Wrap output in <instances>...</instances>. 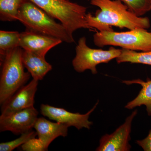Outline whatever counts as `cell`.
I'll use <instances>...</instances> for the list:
<instances>
[{"instance_id": "obj_1", "label": "cell", "mask_w": 151, "mask_h": 151, "mask_svg": "<svg viewBox=\"0 0 151 151\" xmlns=\"http://www.w3.org/2000/svg\"><path fill=\"white\" fill-rule=\"evenodd\" d=\"M90 4L100 8L94 16L86 14V21L93 30L112 31V26L129 30L146 29L150 26L148 18L136 15L120 0H90Z\"/></svg>"}, {"instance_id": "obj_2", "label": "cell", "mask_w": 151, "mask_h": 151, "mask_svg": "<svg viewBox=\"0 0 151 151\" xmlns=\"http://www.w3.org/2000/svg\"><path fill=\"white\" fill-rule=\"evenodd\" d=\"M55 19L29 0H24L17 17V20L27 29L57 38L66 43L74 42L73 35Z\"/></svg>"}, {"instance_id": "obj_3", "label": "cell", "mask_w": 151, "mask_h": 151, "mask_svg": "<svg viewBox=\"0 0 151 151\" xmlns=\"http://www.w3.org/2000/svg\"><path fill=\"white\" fill-rule=\"evenodd\" d=\"M23 49L20 47L7 53L1 62L0 104H4L29 80L31 74L25 72L22 55Z\"/></svg>"}, {"instance_id": "obj_4", "label": "cell", "mask_w": 151, "mask_h": 151, "mask_svg": "<svg viewBox=\"0 0 151 151\" xmlns=\"http://www.w3.org/2000/svg\"><path fill=\"white\" fill-rule=\"evenodd\" d=\"M58 20L70 33L79 29L92 30L86 20L87 8L66 0H29Z\"/></svg>"}, {"instance_id": "obj_5", "label": "cell", "mask_w": 151, "mask_h": 151, "mask_svg": "<svg viewBox=\"0 0 151 151\" xmlns=\"http://www.w3.org/2000/svg\"><path fill=\"white\" fill-rule=\"evenodd\" d=\"M93 41L98 47L111 45L134 51L151 50V33L144 29L123 32H97L93 35Z\"/></svg>"}, {"instance_id": "obj_6", "label": "cell", "mask_w": 151, "mask_h": 151, "mask_svg": "<svg viewBox=\"0 0 151 151\" xmlns=\"http://www.w3.org/2000/svg\"><path fill=\"white\" fill-rule=\"evenodd\" d=\"M122 49L111 47L108 50L93 49L86 44V38H79L76 47V55L72 63L74 70L78 73L90 70L93 74H97V65L108 63L117 58L122 53Z\"/></svg>"}, {"instance_id": "obj_7", "label": "cell", "mask_w": 151, "mask_h": 151, "mask_svg": "<svg viewBox=\"0 0 151 151\" xmlns=\"http://www.w3.org/2000/svg\"><path fill=\"white\" fill-rule=\"evenodd\" d=\"M99 101H97L93 108L84 114L71 113L64 108L42 104L40 106L41 113L50 119L65 124L68 127H73L78 130L83 128L89 129L93 124V122L89 121V116L94 111Z\"/></svg>"}, {"instance_id": "obj_8", "label": "cell", "mask_w": 151, "mask_h": 151, "mask_svg": "<svg viewBox=\"0 0 151 151\" xmlns=\"http://www.w3.org/2000/svg\"><path fill=\"white\" fill-rule=\"evenodd\" d=\"M38 112L34 107L0 116V131H10L14 134L32 130L38 119Z\"/></svg>"}, {"instance_id": "obj_9", "label": "cell", "mask_w": 151, "mask_h": 151, "mask_svg": "<svg viewBox=\"0 0 151 151\" xmlns=\"http://www.w3.org/2000/svg\"><path fill=\"white\" fill-rule=\"evenodd\" d=\"M135 110L127 117L125 122L110 134H105L101 137L97 151H129L131 150V140L132 122L137 114Z\"/></svg>"}, {"instance_id": "obj_10", "label": "cell", "mask_w": 151, "mask_h": 151, "mask_svg": "<svg viewBox=\"0 0 151 151\" xmlns=\"http://www.w3.org/2000/svg\"><path fill=\"white\" fill-rule=\"evenodd\" d=\"M62 42L57 38L27 29L20 33L19 46L24 50L45 57L51 49Z\"/></svg>"}, {"instance_id": "obj_11", "label": "cell", "mask_w": 151, "mask_h": 151, "mask_svg": "<svg viewBox=\"0 0 151 151\" xmlns=\"http://www.w3.org/2000/svg\"><path fill=\"white\" fill-rule=\"evenodd\" d=\"M38 84V81L33 79L29 84L23 86L1 105V115H8L33 107Z\"/></svg>"}, {"instance_id": "obj_12", "label": "cell", "mask_w": 151, "mask_h": 151, "mask_svg": "<svg viewBox=\"0 0 151 151\" xmlns=\"http://www.w3.org/2000/svg\"><path fill=\"white\" fill-rule=\"evenodd\" d=\"M68 127L65 124L54 123L40 117L38 118L34 128L37 133L38 138L47 150L50 145L57 138L67 136Z\"/></svg>"}, {"instance_id": "obj_13", "label": "cell", "mask_w": 151, "mask_h": 151, "mask_svg": "<svg viewBox=\"0 0 151 151\" xmlns=\"http://www.w3.org/2000/svg\"><path fill=\"white\" fill-rule=\"evenodd\" d=\"M24 67L29 72L33 79L39 81L52 69V66L45 60V57L40 56L31 52L23 50L22 55Z\"/></svg>"}, {"instance_id": "obj_14", "label": "cell", "mask_w": 151, "mask_h": 151, "mask_svg": "<svg viewBox=\"0 0 151 151\" xmlns=\"http://www.w3.org/2000/svg\"><path fill=\"white\" fill-rule=\"evenodd\" d=\"M123 83L127 85L139 84L142 87V89L137 97L127 103L125 106V108L132 110L137 107L145 105L148 115L151 116V79L146 81L140 79L126 80L123 81Z\"/></svg>"}, {"instance_id": "obj_15", "label": "cell", "mask_w": 151, "mask_h": 151, "mask_svg": "<svg viewBox=\"0 0 151 151\" xmlns=\"http://www.w3.org/2000/svg\"><path fill=\"white\" fill-rule=\"evenodd\" d=\"M20 33L17 31H0V60H4L7 53L19 46Z\"/></svg>"}, {"instance_id": "obj_16", "label": "cell", "mask_w": 151, "mask_h": 151, "mask_svg": "<svg viewBox=\"0 0 151 151\" xmlns=\"http://www.w3.org/2000/svg\"><path fill=\"white\" fill-rule=\"evenodd\" d=\"M24 0H0V19L3 22L17 20L19 11Z\"/></svg>"}, {"instance_id": "obj_17", "label": "cell", "mask_w": 151, "mask_h": 151, "mask_svg": "<svg viewBox=\"0 0 151 151\" xmlns=\"http://www.w3.org/2000/svg\"><path fill=\"white\" fill-rule=\"evenodd\" d=\"M117 63L129 62L151 65V50L138 52L122 49L121 55L116 58Z\"/></svg>"}, {"instance_id": "obj_18", "label": "cell", "mask_w": 151, "mask_h": 151, "mask_svg": "<svg viewBox=\"0 0 151 151\" xmlns=\"http://www.w3.org/2000/svg\"><path fill=\"white\" fill-rule=\"evenodd\" d=\"M131 12L141 17L151 10V0H120Z\"/></svg>"}, {"instance_id": "obj_19", "label": "cell", "mask_w": 151, "mask_h": 151, "mask_svg": "<svg viewBox=\"0 0 151 151\" xmlns=\"http://www.w3.org/2000/svg\"><path fill=\"white\" fill-rule=\"evenodd\" d=\"M37 133L31 131L22 134L20 137L14 140L0 144V151H12L19 146L22 145L32 138L35 137Z\"/></svg>"}, {"instance_id": "obj_20", "label": "cell", "mask_w": 151, "mask_h": 151, "mask_svg": "<svg viewBox=\"0 0 151 151\" xmlns=\"http://www.w3.org/2000/svg\"><path fill=\"white\" fill-rule=\"evenodd\" d=\"M22 150L24 151H47L43 143L40 139L32 138L27 142L21 146Z\"/></svg>"}, {"instance_id": "obj_21", "label": "cell", "mask_w": 151, "mask_h": 151, "mask_svg": "<svg viewBox=\"0 0 151 151\" xmlns=\"http://www.w3.org/2000/svg\"><path fill=\"white\" fill-rule=\"evenodd\" d=\"M136 143L145 151H151V130L144 139L136 141Z\"/></svg>"}, {"instance_id": "obj_22", "label": "cell", "mask_w": 151, "mask_h": 151, "mask_svg": "<svg viewBox=\"0 0 151 151\" xmlns=\"http://www.w3.org/2000/svg\"><path fill=\"white\" fill-rule=\"evenodd\" d=\"M66 1H69V0H66Z\"/></svg>"}, {"instance_id": "obj_23", "label": "cell", "mask_w": 151, "mask_h": 151, "mask_svg": "<svg viewBox=\"0 0 151 151\" xmlns=\"http://www.w3.org/2000/svg\"></svg>"}]
</instances>
